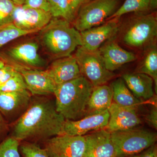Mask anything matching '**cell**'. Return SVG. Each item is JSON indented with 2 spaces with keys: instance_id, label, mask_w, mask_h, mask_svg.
I'll use <instances>...</instances> for the list:
<instances>
[{
  "instance_id": "cell-21",
  "label": "cell",
  "mask_w": 157,
  "mask_h": 157,
  "mask_svg": "<svg viewBox=\"0 0 157 157\" xmlns=\"http://www.w3.org/2000/svg\"><path fill=\"white\" fill-rule=\"evenodd\" d=\"M113 102L123 107H137L142 104V101L133 95L123 79H116L111 85Z\"/></svg>"
},
{
  "instance_id": "cell-23",
  "label": "cell",
  "mask_w": 157,
  "mask_h": 157,
  "mask_svg": "<svg viewBox=\"0 0 157 157\" xmlns=\"http://www.w3.org/2000/svg\"><path fill=\"white\" fill-rule=\"evenodd\" d=\"M39 32L38 30H23L15 26L13 23L0 25V49L14 39Z\"/></svg>"
},
{
  "instance_id": "cell-6",
  "label": "cell",
  "mask_w": 157,
  "mask_h": 157,
  "mask_svg": "<svg viewBox=\"0 0 157 157\" xmlns=\"http://www.w3.org/2000/svg\"><path fill=\"white\" fill-rule=\"evenodd\" d=\"M36 42L21 43L7 49H0V59L19 72L22 70L40 69L46 62L38 53Z\"/></svg>"
},
{
  "instance_id": "cell-2",
  "label": "cell",
  "mask_w": 157,
  "mask_h": 157,
  "mask_svg": "<svg viewBox=\"0 0 157 157\" xmlns=\"http://www.w3.org/2000/svg\"><path fill=\"white\" fill-rule=\"evenodd\" d=\"M94 88L82 76L58 86L53 95L57 111L67 120H78L84 117Z\"/></svg>"
},
{
  "instance_id": "cell-28",
  "label": "cell",
  "mask_w": 157,
  "mask_h": 157,
  "mask_svg": "<svg viewBox=\"0 0 157 157\" xmlns=\"http://www.w3.org/2000/svg\"><path fill=\"white\" fill-rule=\"evenodd\" d=\"M27 89L26 84L21 73L15 71L13 76L0 86V91L2 92H15Z\"/></svg>"
},
{
  "instance_id": "cell-5",
  "label": "cell",
  "mask_w": 157,
  "mask_h": 157,
  "mask_svg": "<svg viewBox=\"0 0 157 157\" xmlns=\"http://www.w3.org/2000/svg\"><path fill=\"white\" fill-rule=\"evenodd\" d=\"M121 0H93L85 3L78 9L73 21L78 32L101 25L109 18L119 7Z\"/></svg>"
},
{
  "instance_id": "cell-34",
  "label": "cell",
  "mask_w": 157,
  "mask_h": 157,
  "mask_svg": "<svg viewBox=\"0 0 157 157\" xmlns=\"http://www.w3.org/2000/svg\"><path fill=\"white\" fill-rule=\"evenodd\" d=\"M68 1L71 12L75 19L78 9L83 4L86 2V0H68Z\"/></svg>"
},
{
  "instance_id": "cell-17",
  "label": "cell",
  "mask_w": 157,
  "mask_h": 157,
  "mask_svg": "<svg viewBox=\"0 0 157 157\" xmlns=\"http://www.w3.org/2000/svg\"><path fill=\"white\" fill-rule=\"evenodd\" d=\"M56 87L82 76L75 56L56 59L45 70Z\"/></svg>"
},
{
  "instance_id": "cell-19",
  "label": "cell",
  "mask_w": 157,
  "mask_h": 157,
  "mask_svg": "<svg viewBox=\"0 0 157 157\" xmlns=\"http://www.w3.org/2000/svg\"><path fill=\"white\" fill-rule=\"evenodd\" d=\"M122 78L129 89L136 98L141 100H148L154 96V81L144 73H126Z\"/></svg>"
},
{
  "instance_id": "cell-1",
  "label": "cell",
  "mask_w": 157,
  "mask_h": 157,
  "mask_svg": "<svg viewBox=\"0 0 157 157\" xmlns=\"http://www.w3.org/2000/svg\"><path fill=\"white\" fill-rule=\"evenodd\" d=\"M47 97L33 96L28 109L10 125L9 135L20 142L39 144L60 135L65 118L57 111L55 101Z\"/></svg>"
},
{
  "instance_id": "cell-14",
  "label": "cell",
  "mask_w": 157,
  "mask_h": 157,
  "mask_svg": "<svg viewBox=\"0 0 157 157\" xmlns=\"http://www.w3.org/2000/svg\"><path fill=\"white\" fill-rule=\"evenodd\" d=\"M85 150L83 157H116L110 132L106 128L84 135Z\"/></svg>"
},
{
  "instance_id": "cell-36",
  "label": "cell",
  "mask_w": 157,
  "mask_h": 157,
  "mask_svg": "<svg viewBox=\"0 0 157 157\" xmlns=\"http://www.w3.org/2000/svg\"><path fill=\"white\" fill-rule=\"evenodd\" d=\"M149 10H155L157 7V0H149Z\"/></svg>"
},
{
  "instance_id": "cell-15",
  "label": "cell",
  "mask_w": 157,
  "mask_h": 157,
  "mask_svg": "<svg viewBox=\"0 0 157 157\" xmlns=\"http://www.w3.org/2000/svg\"><path fill=\"white\" fill-rule=\"evenodd\" d=\"M117 19H112L108 22L80 32V47L89 51L100 48L103 42L113 36L118 30Z\"/></svg>"
},
{
  "instance_id": "cell-10",
  "label": "cell",
  "mask_w": 157,
  "mask_h": 157,
  "mask_svg": "<svg viewBox=\"0 0 157 157\" xmlns=\"http://www.w3.org/2000/svg\"><path fill=\"white\" fill-rule=\"evenodd\" d=\"M32 98L27 90L9 92L0 91V113L10 125L24 113Z\"/></svg>"
},
{
  "instance_id": "cell-35",
  "label": "cell",
  "mask_w": 157,
  "mask_h": 157,
  "mask_svg": "<svg viewBox=\"0 0 157 157\" xmlns=\"http://www.w3.org/2000/svg\"><path fill=\"white\" fill-rule=\"evenodd\" d=\"M140 157H157V145L155 144L144 151L139 155Z\"/></svg>"
},
{
  "instance_id": "cell-8",
  "label": "cell",
  "mask_w": 157,
  "mask_h": 157,
  "mask_svg": "<svg viewBox=\"0 0 157 157\" xmlns=\"http://www.w3.org/2000/svg\"><path fill=\"white\" fill-rule=\"evenodd\" d=\"M125 33L124 42L128 46L141 48L151 43L157 35V18L154 14H142L134 18Z\"/></svg>"
},
{
  "instance_id": "cell-13",
  "label": "cell",
  "mask_w": 157,
  "mask_h": 157,
  "mask_svg": "<svg viewBox=\"0 0 157 157\" xmlns=\"http://www.w3.org/2000/svg\"><path fill=\"white\" fill-rule=\"evenodd\" d=\"M136 108L123 107L113 102L108 109L109 119L106 129L111 133L136 128L141 124Z\"/></svg>"
},
{
  "instance_id": "cell-30",
  "label": "cell",
  "mask_w": 157,
  "mask_h": 157,
  "mask_svg": "<svg viewBox=\"0 0 157 157\" xmlns=\"http://www.w3.org/2000/svg\"><path fill=\"white\" fill-rule=\"evenodd\" d=\"M22 6L26 8L41 9L50 12L48 0H25Z\"/></svg>"
},
{
  "instance_id": "cell-4",
  "label": "cell",
  "mask_w": 157,
  "mask_h": 157,
  "mask_svg": "<svg viewBox=\"0 0 157 157\" xmlns=\"http://www.w3.org/2000/svg\"><path fill=\"white\" fill-rule=\"evenodd\" d=\"M116 157H127L143 152L155 144L157 134L142 129L111 132Z\"/></svg>"
},
{
  "instance_id": "cell-3",
  "label": "cell",
  "mask_w": 157,
  "mask_h": 157,
  "mask_svg": "<svg viewBox=\"0 0 157 157\" xmlns=\"http://www.w3.org/2000/svg\"><path fill=\"white\" fill-rule=\"evenodd\" d=\"M39 32L42 46L55 59L70 56L81 45L80 32L63 18L52 17Z\"/></svg>"
},
{
  "instance_id": "cell-16",
  "label": "cell",
  "mask_w": 157,
  "mask_h": 157,
  "mask_svg": "<svg viewBox=\"0 0 157 157\" xmlns=\"http://www.w3.org/2000/svg\"><path fill=\"white\" fill-rule=\"evenodd\" d=\"M19 72L24 78L27 89L33 96L48 97L54 95L56 85L45 70L29 69Z\"/></svg>"
},
{
  "instance_id": "cell-22",
  "label": "cell",
  "mask_w": 157,
  "mask_h": 157,
  "mask_svg": "<svg viewBox=\"0 0 157 157\" xmlns=\"http://www.w3.org/2000/svg\"><path fill=\"white\" fill-rule=\"evenodd\" d=\"M149 0H125L109 19H118L124 14L131 13H144L149 10Z\"/></svg>"
},
{
  "instance_id": "cell-26",
  "label": "cell",
  "mask_w": 157,
  "mask_h": 157,
  "mask_svg": "<svg viewBox=\"0 0 157 157\" xmlns=\"http://www.w3.org/2000/svg\"><path fill=\"white\" fill-rule=\"evenodd\" d=\"M19 151L22 157H49L40 144L33 142H20Z\"/></svg>"
},
{
  "instance_id": "cell-33",
  "label": "cell",
  "mask_w": 157,
  "mask_h": 157,
  "mask_svg": "<svg viewBox=\"0 0 157 157\" xmlns=\"http://www.w3.org/2000/svg\"><path fill=\"white\" fill-rule=\"evenodd\" d=\"M147 122L156 130L157 129V108L156 106L152 107L146 116Z\"/></svg>"
},
{
  "instance_id": "cell-25",
  "label": "cell",
  "mask_w": 157,
  "mask_h": 157,
  "mask_svg": "<svg viewBox=\"0 0 157 157\" xmlns=\"http://www.w3.org/2000/svg\"><path fill=\"white\" fill-rule=\"evenodd\" d=\"M50 13L53 17H59L73 22L74 20L68 0H48Z\"/></svg>"
},
{
  "instance_id": "cell-7",
  "label": "cell",
  "mask_w": 157,
  "mask_h": 157,
  "mask_svg": "<svg viewBox=\"0 0 157 157\" xmlns=\"http://www.w3.org/2000/svg\"><path fill=\"white\" fill-rule=\"evenodd\" d=\"M74 56L81 75L94 87L106 84L115 76L105 67L98 50L89 51L78 46Z\"/></svg>"
},
{
  "instance_id": "cell-27",
  "label": "cell",
  "mask_w": 157,
  "mask_h": 157,
  "mask_svg": "<svg viewBox=\"0 0 157 157\" xmlns=\"http://www.w3.org/2000/svg\"><path fill=\"white\" fill-rule=\"evenodd\" d=\"M20 141L9 135L0 143V157H21Z\"/></svg>"
},
{
  "instance_id": "cell-32",
  "label": "cell",
  "mask_w": 157,
  "mask_h": 157,
  "mask_svg": "<svg viewBox=\"0 0 157 157\" xmlns=\"http://www.w3.org/2000/svg\"><path fill=\"white\" fill-rule=\"evenodd\" d=\"M10 125L0 113V143L9 136Z\"/></svg>"
},
{
  "instance_id": "cell-24",
  "label": "cell",
  "mask_w": 157,
  "mask_h": 157,
  "mask_svg": "<svg viewBox=\"0 0 157 157\" xmlns=\"http://www.w3.org/2000/svg\"><path fill=\"white\" fill-rule=\"evenodd\" d=\"M138 73H144L150 76L155 84L156 94L157 92V50L155 46L152 47L147 53Z\"/></svg>"
},
{
  "instance_id": "cell-18",
  "label": "cell",
  "mask_w": 157,
  "mask_h": 157,
  "mask_svg": "<svg viewBox=\"0 0 157 157\" xmlns=\"http://www.w3.org/2000/svg\"><path fill=\"white\" fill-rule=\"evenodd\" d=\"M105 67L113 72L137 59L135 54L124 49L117 42H108L98 49Z\"/></svg>"
},
{
  "instance_id": "cell-20",
  "label": "cell",
  "mask_w": 157,
  "mask_h": 157,
  "mask_svg": "<svg viewBox=\"0 0 157 157\" xmlns=\"http://www.w3.org/2000/svg\"><path fill=\"white\" fill-rule=\"evenodd\" d=\"M113 95L111 86L104 84L94 87L88 104L86 115L108 110L113 103Z\"/></svg>"
},
{
  "instance_id": "cell-29",
  "label": "cell",
  "mask_w": 157,
  "mask_h": 157,
  "mask_svg": "<svg viewBox=\"0 0 157 157\" xmlns=\"http://www.w3.org/2000/svg\"><path fill=\"white\" fill-rule=\"evenodd\" d=\"M17 6L11 0H0V25L13 23Z\"/></svg>"
},
{
  "instance_id": "cell-38",
  "label": "cell",
  "mask_w": 157,
  "mask_h": 157,
  "mask_svg": "<svg viewBox=\"0 0 157 157\" xmlns=\"http://www.w3.org/2000/svg\"><path fill=\"white\" fill-rule=\"evenodd\" d=\"M5 65H6V64L2 60L0 59V69L3 67L5 66Z\"/></svg>"
},
{
  "instance_id": "cell-39",
  "label": "cell",
  "mask_w": 157,
  "mask_h": 157,
  "mask_svg": "<svg viewBox=\"0 0 157 157\" xmlns=\"http://www.w3.org/2000/svg\"><path fill=\"white\" fill-rule=\"evenodd\" d=\"M127 157H139V155H134L130 156Z\"/></svg>"
},
{
  "instance_id": "cell-11",
  "label": "cell",
  "mask_w": 157,
  "mask_h": 157,
  "mask_svg": "<svg viewBox=\"0 0 157 157\" xmlns=\"http://www.w3.org/2000/svg\"><path fill=\"white\" fill-rule=\"evenodd\" d=\"M108 110L90 114L76 121L65 120L60 135L82 136L90 132L106 128L109 119Z\"/></svg>"
},
{
  "instance_id": "cell-37",
  "label": "cell",
  "mask_w": 157,
  "mask_h": 157,
  "mask_svg": "<svg viewBox=\"0 0 157 157\" xmlns=\"http://www.w3.org/2000/svg\"><path fill=\"white\" fill-rule=\"evenodd\" d=\"M11 1L17 6H22L23 5L25 0H11Z\"/></svg>"
},
{
  "instance_id": "cell-12",
  "label": "cell",
  "mask_w": 157,
  "mask_h": 157,
  "mask_svg": "<svg viewBox=\"0 0 157 157\" xmlns=\"http://www.w3.org/2000/svg\"><path fill=\"white\" fill-rule=\"evenodd\" d=\"M52 17L48 11L17 6L14 12L13 23L23 30L40 31L50 22Z\"/></svg>"
},
{
  "instance_id": "cell-31",
  "label": "cell",
  "mask_w": 157,
  "mask_h": 157,
  "mask_svg": "<svg viewBox=\"0 0 157 157\" xmlns=\"http://www.w3.org/2000/svg\"><path fill=\"white\" fill-rule=\"evenodd\" d=\"M16 71L13 67L6 64L0 69V86L13 76Z\"/></svg>"
},
{
  "instance_id": "cell-9",
  "label": "cell",
  "mask_w": 157,
  "mask_h": 157,
  "mask_svg": "<svg viewBox=\"0 0 157 157\" xmlns=\"http://www.w3.org/2000/svg\"><path fill=\"white\" fill-rule=\"evenodd\" d=\"M39 144L49 157H83L85 150L84 136L57 135Z\"/></svg>"
}]
</instances>
